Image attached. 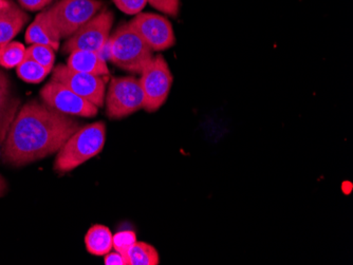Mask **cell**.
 Listing matches in <instances>:
<instances>
[{"label": "cell", "instance_id": "obj_1", "mask_svg": "<svg viewBox=\"0 0 353 265\" xmlns=\"http://www.w3.org/2000/svg\"><path fill=\"white\" fill-rule=\"evenodd\" d=\"M79 128L72 116L32 100L23 105L12 123L0 158L15 167L39 161L57 153Z\"/></svg>", "mask_w": 353, "mask_h": 265}, {"label": "cell", "instance_id": "obj_2", "mask_svg": "<svg viewBox=\"0 0 353 265\" xmlns=\"http://www.w3.org/2000/svg\"><path fill=\"white\" fill-rule=\"evenodd\" d=\"M106 142V125L95 122L79 128L57 151L54 170L69 173L75 168L97 157Z\"/></svg>", "mask_w": 353, "mask_h": 265}, {"label": "cell", "instance_id": "obj_3", "mask_svg": "<svg viewBox=\"0 0 353 265\" xmlns=\"http://www.w3.org/2000/svg\"><path fill=\"white\" fill-rule=\"evenodd\" d=\"M108 52L112 64L136 74H140L154 57L152 49L128 23L121 25L110 35Z\"/></svg>", "mask_w": 353, "mask_h": 265}, {"label": "cell", "instance_id": "obj_4", "mask_svg": "<svg viewBox=\"0 0 353 265\" xmlns=\"http://www.w3.org/2000/svg\"><path fill=\"white\" fill-rule=\"evenodd\" d=\"M102 7L100 0H59L47 9V13L61 39H67L95 17Z\"/></svg>", "mask_w": 353, "mask_h": 265}, {"label": "cell", "instance_id": "obj_5", "mask_svg": "<svg viewBox=\"0 0 353 265\" xmlns=\"http://www.w3.org/2000/svg\"><path fill=\"white\" fill-rule=\"evenodd\" d=\"M140 74L139 81L144 94L143 109L150 114L158 112L168 100L174 82L168 61L163 55H157L152 57Z\"/></svg>", "mask_w": 353, "mask_h": 265}, {"label": "cell", "instance_id": "obj_6", "mask_svg": "<svg viewBox=\"0 0 353 265\" xmlns=\"http://www.w3.org/2000/svg\"><path fill=\"white\" fill-rule=\"evenodd\" d=\"M114 21V14L109 10L99 12L90 21L79 28L72 36L67 39L63 45V52L86 50L102 55L108 45Z\"/></svg>", "mask_w": 353, "mask_h": 265}, {"label": "cell", "instance_id": "obj_7", "mask_svg": "<svg viewBox=\"0 0 353 265\" xmlns=\"http://www.w3.org/2000/svg\"><path fill=\"white\" fill-rule=\"evenodd\" d=\"M105 100L108 118L120 120L136 114L144 105L140 81L134 76L114 77Z\"/></svg>", "mask_w": 353, "mask_h": 265}, {"label": "cell", "instance_id": "obj_8", "mask_svg": "<svg viewBox=\"0 0 353 265\" xmlns=\"http://www.w3.org/2000/svg\"><path fill=\"white\" fill-rule=\"evenodd\" d=\"M39 94L43 104L66 116L93 118L98 114V107L55 81L46 84Z\"/></svg>", "mask_w": 353, "mask_h": 265}, {"label": "cell", "instance_id": "obj_9", "mask_svg": "<svg viewBox=\"0 0 353 265\" xmlns=\"http://www.w3.org/2000/svg\"><path fill=\"white\" fill-rule=\"evenodd\" d=\"M52 70L51 80L68 87L98 108L104 105L106 87L102 77L72 70L67 65H59Z\"/></svg>", "mask_w": 353, "mask_h": 265}, {"label": "cell", "instance_id": "obj_10", "mask_svg": "<svg viewBox=\"0 0 353 265\" xmlns=\"http://www.w3.org/2000/svg\"><path fill=\"white\" fill-rule=\"evenodd\" d=\"M128 23L148 43L152 52L168 50L176 43L172 23L161 15L141 12Z\"/></svg>", "mask_w": 353, "mask_h": 265}, {"label": "cell", "instance_id": "obj_11", "mask_svg": "<svg viewBox=\"0 0 353 265\" xmlns=\"http://www.w3.org/2000/svg\"><path fill=\"white\" fill-rule=\"evenodd\" d=\"M29 15L13 0H9L7 7L0 10V47L10 43L21 32L29 21Z\"/></svg>", "mask_w": 353, "mask_h": 265}, {"label": "cell", "instance_id": "obj_12", "mask_svg": "<svg viewBox=\"0 0 353 265\" xmlns=\"http://www.w3.org/2000/svg\"><path fill=\"white\" fill-rule=\"evenodd\" d=\"M25 39L30 45H49L55 51L59 50L61 37L48 17L47 9L43 10L29 25Z\"/></svg>", "mask_w": 353, "mask_h": 265}, {"label": "cell", "instance_id": "obj_13", "mask_svg": "<svg viewBox=\"0 0 353 265\" xmlns=\"http://www.w3.org/2000/svg\"><path fill=\"white\" fill-rule=\"evenodd\" d=\"M66 65L72 70L97 76L102 77L109 74L106 59L92 51L77 50L69 53Z\"/></svg>", "mask_w": 353, "mask_h": 265}, {"label": "cell", "instance_id": "obj_14", "mask_svg": "<svg viewBox=\"0 0 353 265\" xmlns=\"http://www.w3.org/2000/svg\"><path fill=\"white\" fill-rule=\"evenodd\" d=\"M84 241L87 252L93 256H105L114 248V235L105 225L91 226L85 235Z\"/></svg>", "mask_w": 353, "mask_h": 265}, {"label": "cell", "instance_id": "obj_15", "mask_svg": "<svg viewBox=\"0 0 353 265\" xmlns=\"http://www.w3.org/2000/svg\"><path fill=\"white\" fill-rule=\"evenodd\" d=\"M128 265H158L160 256L156 247L146 242L137 241L127 255Z\"/></svg>", "mask_w": 353, "mask_h": 265}, {"label": "cell", "instance_id": "obj_16", "mask_svg": "<svg viewBox=\"0 0 353 265\" xmlns=\"http://www.w3.org/2000/svg\"><path fill=\"white\" fill-rule=\"evenodd\" d=\"M50 72L51 70L27 56L19 66L16 67V73L19 78L30 84H39L43 82Z\"/></svg>", "mask_w": 353, "mask_h": 265}, {"label": "cell", "instance_id": "obj_17", "mask_svg": "<svg viewBox=\"0 0 353 265\" xmlns=\"http://www.w3.org/2000/svg\"><path fill=\"white\" fill-rule=\"evenodd\" d=\"M25 45L19 41H10L0 47V67L13 69L26 59Z\"/></svg>", "mask_w": 353, "mask_h": 265}, {"label": "cell", "instance_id": "obj_18", "mask_svg": "<svg viewBox=\"0 0 353 265\" xmlns=\"http://www.w3.org/2000/svg\"><path fill=\"white\" fill-rule=\"evenodd\" d=\"M26 56L33 59L49 70L54 68L55 50L49 45H31L26 50Z\"/></svg>", "mask_w": 353, "mask_h": 265}, {"label": "cell", "instance_id": "obj_19", "mask_svg": "<svg viewBox=\"0 0 353 265\" xmlns=\"http://www.w3.org/2000/svg\"><path fill=\"white\" fill-rule=\"evenodd\" d=\"M137 242V233L134 231H122L114 235V249L120 253L127 261V255L130 247Z\"/></svg>", "mask_w": 353, "mask_h": 265}, {"label": "cell", "instance_id": "obj_20", "mask_svg": "<svg viewBox=\"0 0 353 265\" xmlns=\"http://www.w3.org/2000/svg\"><path fill=\"white\" fill-rule=\"evenodd\" d=\"M148 3L168 17H176L179 15L180 0H148Z\"/></svg>", "mask_w": 353, "mask_h": 265}, {"label": "cell", "instance_id": "obj_21", "mask_svg": "<svg viewBox=\"0 0 353 265\" xmlns=\"http://www.w3.org/2000/svg\"><path fill=\"white\" fill-rule=\"evenodd\" d=\"M114 5L127 15H137L148 5V0H114Z\"/></svg>", "mask_w": 353, "mask_h": 265}, {"label": "cell", "instance_id": "obj_22", "mask_svg": "<svg viewBox=\"0 0 353 265\" xmlns=\"http://www.w3.org/2000/svg\"><path fill=\"white\" fill-rule=\"evenodd\" d=\"M11 94V84H10L9 77L3 71L0 70V118L5 112L6 107L10 100Z\"/></svg>", "mask_w": 353, "mask_h": 265}, {"label": "cell", "instance_id": "obj_23", "mask_svg": "<svg viewBox=\"0 0 353 265\" xmlns=\"http://www.w3.org/2000/svg\"><path fill=\"white\" fill-rule=\"evenodd\" d=\"M23 9L28 11H43L48 6L51 5L53 0H17Z\"/></svg>", "mask_w": 353, "mask_h": 265}, {"label": "cell", "instance_id": "obj_24", "mask_svg": "<svg viewBox=\"0 0 353 265\" xmlns=\"http://www.w3.org/2000/svg\"><path fill=\"white\" fill-rule=\"evenodd\" d=\"M104 263L106 265H127L126 259L120 254V253L109 252L104 256Z\"/></svg>", "mask_w": 353, "mask_h": 265}, {"label": "cell", "instance_id": "obj_25", "mask_svg": "<svg viewBox=\"0 0 353 265\" xmlns=\"http://www.w3.org/2000/svg\"><path fill=\"white\" fill-rule=\"evenodd\" d=\"M8 191V184L5 178L0 175V198L3 197Z\"/></svg>", "mask_w": 353, "mask_h": 265}, {"label": "cell", "instance_id": "obj_26", "mask_svg": "<svg viewBox=\"0 0 353 265\" xmlns=\"http://www.w3.org/2000/svg\"><path fill=\"white\" fill-rule=\"evenodd\" d=\"M9 0H0V10H3V8L7 7Z\"/></svg>", "mask_w": 353, "mask_h": 265}]
</instances>
